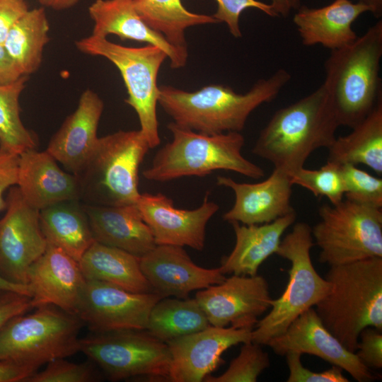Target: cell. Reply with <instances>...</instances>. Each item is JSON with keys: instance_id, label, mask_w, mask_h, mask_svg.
Returning a JSON list of instances; mask_svg holds the SVG:
<instances>
[{"instance_id": "obj_43", "label": "cell", "mask_w": 382, "mask_h": 382, "mask_svg": "<svg viewBox=\"0 0 382 382\" xmlns=\"http://www.w3.org/2000/svg\"><path fill=\"white\" fill-rule=\"evenodd\" d=\"M29 10L25 0H0V43L13 25Z\"/></svg>"}, {"instance_id": "obj_49", "label": "cell", "mask_w": 382, "mask_h": 382, "mask_svg": "<svg viewBox=\"0 0 382 382\" xmlns=\"http://www.w3.org/2000/svg\"><path fill=\"white\" fill-rule=\"evenodd\" d=\"M361 2L365 4L376 18H379L382 14V0H362Z\"/></svg>"}, {"instance_id": "obj_23", "label": "cell", "mask_w": 382, "mask_h": 382, "mask_svg": "<svg viewBox=\"0 0 382 382\" xmlns=\"http://www.w3.org/2000/svg\"><path fill=\"white\" fill-rule=\"evenodd\" d=\"M93 21L92 35L106 37L117 35L121 40H132L160 47L167 54L170 67L185 66L187 51L170 45L166 39L151 28L139 16L133 0H96L88 7Z\"/></svg>"}, {"instance_id": "obj_7", "label": "cell", "mask_w": 382, "mask_h": 382, "mask_svg": "<svg viewBox=\"0 0 382 382\" xmlns=\"http://www.w3.org/2000/svg\"><path fill=\"white\" fill-rule=\"evenodd\" d=\"M311 227L297 222L281 240L276 255L291 262L289 281L282 295L272 299L270 312L252 330L251 342L266 345L282 334L301 314L315 306L330 290V284L316 270L311 257L314 245Z\"/></svg>"}, {"instance_id": "obj_22", "label": "cell", "mask_w": 382, "mask_h": 382, "mask_svg": "<svg viewBox=\"0 0 382 382\" xmlns=\"http://www.w3.org/2000/svg\"><path fill=\"white\" fill-rule=\"evenodd\" d=\"M16 186L26 202L39 211L62 201L80 200L77 176L61 169L46 150L31 149L19 154Z\"/></svg>"}, {"instance_id": "obj_40", "label": "cell", "mask_w": 382, "mask_h": 382, "mask_svg": "<svg viewBox=\"0 0 382 382\" xmlns=\"http://www.w3.org/2000/svg\"><path fill=\"white\" fill-rule=\"evenodd\" d=\"M382 330L374 327L364 328L359 335L355 354L369 369L382 368Z\"/></svg>"}, {"instance_id": "obj_20", "label": "cell", "mask_w": 382, "mask_h": 382, "mask_svg": "<svg viewBox=\"0 0 382 382\" xmlns=\"http://www.w3.org/2000/svg\"><path fill=\"white\" fill-rule=\"evenodd\" d=\"M216 183L231 189L235 195L233 207L223 215L229 223H269L296 212L291 204L290 176L278 169L274 168L266 180L256 183H238L225 176H218Z\"/></svg>"}, {"instance_id": "obj_5", "label": "cell", "mask_w": 382, "mask_h": 382, "mask_svg": "<svg viewBox=\"0 0 382 382\" xmlns=\"http://www.w3.org/2000/svg\"><path fill=\"white\" fill-rule=\"evenodd\" d=\"M172 140L154 156L142 172L151 181L166 182L187 176L204 177L218 170L233 171L260 179L263 169L245 158L241 151L244 137L237 132L206 134L180 126L168 125Z\"/></svg>"}, {"instance_id": "obj_25", "label": "cell", "mask_w": 382, "mask_h": 382, "mask_svg": "<svg viewBox=\"0 0 382 382\" xmlns=\"http://www.w3.org/2000/svg\"><path fill=\"white\" fill-rule=\"evenodd\" d=\"M83 206L95 241L139 257L156 245L137 204Z\"/></svg>"}, {"instance_id": "obj_47", "label": "cell", "mask_w": 382, "mask_h": 382, "mask_svg": "<svg viewBox=\"0 0 382 382\" xmlns=\"http://www.w3.org/2000/svg\"><path fill=\"white\" fill-rule=\"evenodd\" d=\"M0 290H7L18 292L31 297V289L28 284L11 282L0 274Z\"/></svg>"}, {"instance_id": "obj_3", "label": "cell", "mask_w": 382, "mask_h": 382, "mask_svg": "<svg viewBox=\"0 0 382 382\" xmlns=\"http://www.w3.org/2000/svg\"><path fill=\"white\" fill-rule=\"evenodd\" d=\"M330 290L315 306L325 327L352 352L367 327L382 330V257L331 265Z\"/></svg>"}, {"instance_id": "obj_31", "label": "cell", "mask_w": 382, "mask_h": 382, "mask_svg": "<svg viewBox=\"0 0 382 382\" xmlns=\"http://www.w3.org/2000/svg\"><path fill=\"white\" fill-rule=\"evenodd\" d=\"M209 325L204 311L195 299L165 297L151 308L145 330L166 343L202 330Z\"/></svg>"}, {"instance_id": "obj_27", "label": "cell", "mask_w": 382, "mask_h": 382, "mask_svg": "<svg viewBox=\"0 0 382 382\" xmlns=\"http://www.w3.org/2000/svg\"><path fill=\"white\" fill-rule=\"evenodd\" d=\"M40 225L47 244L77 262L95 241L83 204L62 201L40 210Z\"/></svg>"}, {"instance_id": "obj_33", "label": "cell", "mask_w": 382, "mask_h": 382, "mask_svg": "<svg viewBox=\"0 0 382 382\" xmlns=\"http://www.w3.org/2000/svg\"><path fill=\"white\" fill-rule=\"evenodd\" d=\"M28 76L24 75L13 83L0 86V147L17 154L36 146L35 137L21 118L19 98Z\"/></svg>"}, {"instance_id": "obj_32", "label": "cell", "mask_w": 382, "mask_h": 382, "mask_svg": "<svg viewBox=\"0 0 382 382\" xmlns=\"http://www.w3.org/2000/svg\"><path fill=\"white\" fill-rule=\"evenodd\" d=\"M50 24L44 8L29 9L11 28L3 43L24 75L39 69L50 40Z\"/></svg>"}, {"instance_id": "obj_10", "label": "cell", "mask_w": 382, "mask_h": 382, "mask_svg": "<svg viewBox=\"0 0 382 382\" xmlns=\"http://www.w3.org/2000/svg\"><path fill=\"white\" fill-rule=\"evenodd\" d=\"M318 215L311 233L320 262L331 266L382 257L381 209L344 198L320 207Z\"/></svg>"}, {"instance_id": "obj_1", "label": "cell", "mask_w": 382, "mask_h": 382, "mask_svg": "<svg viewBox=\"0 0 382 382\" xmlns=\"http://www.w3.org/2000/svg\"><path fill=\"white\" fill-rule=\"evenodd\" d=\"M291 76L279 69L267 79L258 80L245 93L212 84L196 91L171 86H159L158 103L177 125L206 134L240 132L257 108L274 100Z\"/></svg>"}, {"instance_id": "obj_12", "label": "cell", "mask_w": 382, "mask_h": 382, "mask_svg": "<svg viewBox=\"0 0 382 382\" xmlns=\"http://www.w3.org/2000/svg\"><path fill=\"white\" fill-rule=\"evenodd\" d=\"M6 201V213L0 219V274L11 282L28 284L30 265L47 246L40 211L26 202L16 185L9 189Z\"/></svg>"}, {"instance_id": "obj_8", "label": "cell", "mask_w": 382, "mask_h": 382, "mask_svg": "<svg viewBox=\"0 0 382 382\" xmlns=\"http://www.w3.org/2000/svg\"><path fill=\"white\" fill-rule=\"evenodd\" d=\"M9 320L0 330V360L38 369L80 351L79 317L52 305Z\"/></svg>"}, {"instance_id": "obj_39", "label": "cell", "mask_w": 382, "mask_h": 382, "mask_svg": "<svg viewBox=\"0 0 382 382\" xmlns=\"http://www.w3.org/2000/svg\"><path fill=\"white\" fill-rule=\"evenodd\" d=\"M301 354L298 352H289L286 356L289 371L287 382H348L349 380L342 374L343 370L332 366L321 372L312 371L304 367L301 363Z\"/></svg>"}, {"instance_id": "obj_19", "label": "cell", "mask_w": 382, "mask_h": 382, "mask_svg": "<svg viewBox=\"0 0 382 382\" xmlns=\"http://www.w3.org/2000/svg\"><path fill=\"white\" fill-rule=\"evenodd\" d=\"M140 267L153 292L163 298H187L190 293L223 282L220 267L207 269L193 262L183 247L156 245L140 257Z\"/></svg>"}, {"instance_id": "obj_4", "label": "cell", "mask_w": 382, "mask_h": 382, "mask_svg": "<svg viewBox=\"0 0 382 382\" xmlns=\"http://www.w3.org/2000/svg\"><path fill=\"white\" fill-rule=\"evenodd\" d=\"M382 57V21L342 48L332 50L324 66L323 83L340 126L353 128L382 98L379 76Z\"/></svg>"}, {"instance_id": "obj_21", "label": "cell", "mask_w": 382, "mask_h": 382, "mask_svg": "<svg viewBox=\"0 0 382 382\" xmlns=\"http://www.w3.org/2000/svg\"><path fill=\"white\" fill-rule=\"evenodd\" d=\"M104 103L91 89L84 91L76 110L52 136L46 151L69 172L77 175L98 140L97 130Z\"/></svg>"}, {"instance_id": "obj_28", "label": "cell", "mask_w": 382, "mask_h": 382, "mask_svg": "<svg viewBox=\"0 0 382 382\" xmlns=\"http://www.w3.org/2000/svg\"><path fill=\"white\" fill-rule=\"evenodd\" d=\"M88 280L113 284L133 293L153 292L140 267V257L94 241L78 262Z\"/></svg>"}, {"instance_id": "obj_11", "label": "cell", "mask_w": 382, "mask_h": 382, "mask_svg": "<svg viewBox=\"0 0 382 382\" xmlns=\"http://www.w3.org/2000/svg\"><path fill=\"white\" fill-rule=\"evenodd\" d=\"M80 351L112 381L138 376L168 381V346L145 330L96 333L80 340Z\"/></svg>"}, {"instance_id": "obj_36", "label": "cell", "mask_w": 382, "mask_h": 382, "mask_svg": "<svg viewBox=\"0 0 382 382\" xmlns=\"http://www.w3.org/2000/svg\"><path fill=\"white\" fill-rule=\"evenodd\" d=\"M340 166L345 187L344 198L381 209L382 179L359 169L354 165Z\"/></svg>"}, {"instance_id": "obj_38", "label": "cell", "mask_w": 382, "mask_h": 382, "mask_svg": "<svg viewBox=\"0 0 382 382\" xmlns=\"http://www.w3.org/2000/svg\"><path fill=\"white\" fill-rule=\"evenodd\" d=\"M217 10L212 16L219 22L225 23L230 33L234 37L242 34L239 26V18L242 12L249 8H257L271 17H277L270 4L257 0H216Z\"/></svg>"}, {"instance_id": "obj_44", "label": "cell", "mask_w": 382, "mask_h": 382, "mask_svg": "<svg viewBox=\"0 0 382 382\" xmlns=\"http://www.w3.org/2000/svg\"><path fill=\"white\" fill-rule=\"evenodd\" d=\"M37 369L10 360H0V382L25 381Z\"/></svg>"}, {"instance_id": "obj_26", "label": "cell", "mask_w": 382, "mask_h": 382, "mask_svg": "<svg viewBox=\"0 0 382 382\" xmlns=\"http://www.w3.org/2000/svg\"><path fill=\"white\" fill-rule=\"evenodd\" d=\"M296 219L294 212L269 223L246 225L231 222L236 243L230 254L221 259L219 267L222 273L256 275L262 263L276 254L283 233Z\"/></svg>"}, {"instance_id": "obj_37", "label": "cell", "mask_w": 382, "mask_h": 382, "mask_svg": "<svg viewBox=\"0 0 382 382\" xmlns=\"http://www.w3.org/2000/svg\"><path fill=\"white\" fill-rule=\"evenodd\" d=\"M47 364L45 369L34 372L25 382H91L99 378L91 363L77 364L62 358Z\"/></svg>"}, {"instance_id": "obj_18", "label": "cell", "mask_w": 382, "mask_h": 382, "mask_svg": "<svg viewBox=\"0 0 382 382\" xmlns=\"http://www.w3.org/2000/svg\"><path fill=\"white\" fill-rule=\"evenodd\" d=\"M27 280L32 308L52 305L77 316L86 279L79 262L64 251L47 244L30 265Z\"/></svg>"}, {"instance_id": "obj_2", "label": "cell", "mask_w": 382, "mask_h": 382, "mask_svg": "<svg viewBox=\"0 0 382 382\" xmlns=\"http://www.w3.org/2000/svg\"><path fill=\"white\" fill-rule=\"evenodd\" d=\"M340 126L322 84L296 102L277 110L260 131L252 153L289 176L316 150L328 149Z\"/></svg>"}, {"instance_id": "obj_17", "label": "cell", "mask_w": 382, "mask_h": 382, "mask_svg": "<svg viewBox=\"0 0 382 382\" xmlns=\"http://www.w3.org/2000/svg\"><path fill=\"white\" fill-rule=\"evenodd\" d=\"M266 345L279 355L289 352L314 355L341 368L359 382L376 378L357 354L347 349L325 327L313 308L301 314L282 334L271 339Z\"/></svg>"}, {"instance_id": "obj_15", "label": "cell", "mask_w": 382, "mask_h": 382, "mask_svg": "<svg viewBox=\"0 0 382 382\" xmlns=\"http://www.w3.org/2000/svg\"><path fill=\"white\" fill-rule=\"evenodd\" d=\"M252 329L209 325L168 341L170 354L168 381L200 382L224 363L222 354L230 347L250 342Z\"/></svg>"}, {"instance_id": "obj_9", "label": "cell", "mask_w": 382, "mask_h": 382, "mask_svg": "<svg viewBox=\"0 0 382 382\" xmlns=\"http://www.w3.org/2000/svg\"><path fill=\"white\" fill-rule=\"evenodd\" d=\"M76 47L83 54L105 58L117 68L127 91L125 101L137 112L139 130L150 149L158 146L157 79L159 69L168 58L166 53L152 45L127 47L92 35L76 41Z\"/></svg>"}, {"instance_id": "obj_35", "label": "cell", "mask_w": 382, "mask_h": 382, "mask_svg": "<svg viewBox=\"0 0 382 382\" xmlns=\"http://www.w3.org/2000/svg\"><path fill=\"white\" fill-rule=\"evenodd\" d=\"M270 366V358L260 345L253 342L243 343L239 354L219 376L211 374L206 382H255L262 372Z\"/></svg>"}, {"instance_id": "obj_45", "label": "cell", "mask_w": 382, "mask_h": 382, "mask_svg": "<svg viewBox=\"0 0 382 382\" xmlns=\"http://www.w3.org/2000/svg\"><path fill=\"white\" fill-rule=\"evenodd\" d=\"M24 74L8 54L4 45L0 43V86L13 83Z\"/></svg>"}, {"instance_id": "obj_34", "label": "cell", "mask_w": 382, "mask_h": 382, "mask_svg": "<svg viewBox=\"0 0 382 382\" xmlns=\"http://www.w3.org/2000/svg\"><path fill=\"white\" fill-rule=\"evenodd\" d=\"M292 185L309 190L315 197H326L335 204L344 199L345 187L340 166L327 161L318 169H299L290 175Z\"/></svg>"}, {"instance_id": "obj_29", "label": "cell", "mask_w": 382, "mask_h": 382, "mask_svg": "<svg viewBox=\"0 0 382 382\" xmlns=\"http://www.w3.org/2000/svg\"><path fill=\"white\" fill-rule=\"evenodd\" d=\"M327 161L338 165H364L382 173V98L352 132L336 137L328 149Z\"/></svg>"}, {"instance_id": "obj_48", "label": "cell", "mask_w": 382, "mask_h": 382, "mask_svg": "<svg viewBox=\"0 0 382 382\" xmlns=\"http://www.w3.org/2000/svg\"><path fill=\"white\" fill-rule=\"evenodd\" d=\"M79 0H38L43 6L61 11L74 6Z\"/></svg>"}, {"instance_id": "obj_30", "label": "cell", "mask_w": 382, "mask_h": 382, "mask_svg": "<svg viewBox=\"0 0 382 382\" xmlns=\"http://www.w3.org/2000/svg\"><path fill=\"white\" fill-rule=\"evenodd\" d=\"M135 10L154 30L173 46L187 51L185 30L219 23L212 16L189 11L181 0H133Z\"/></svg>"}, {"instance_id": "obj_13", "label": "cell", "mask_w": 382, "mask_h": 382, "mask_svg": "<svg viewBox=\"0 0 382 382\" xmlns=\"http://www.w3.org/2000/svg\"><path fill=\"white\" fill-rule=\"evenodd\" d=\"M161 299L155 292L133 293L86 279L77 316L95 333L145 330L151 308Z\"/></svg>"}, {"instance_id": "obj_46", "label": "cell", "mask_w": 382, "mask_h": 382, "mask_svg": "<svg viewBox=\"0 0 382 382\" xmlns=\"http://www.w3.org/2000/svg\"><path fill=\"white\" fill-rule=\"evenodd\" d=\"M301 0H271L270 6L276 16L287 17L294 10H297Z\"/></svg>"}, {"instance_id": "obj_16", "label": "cell", "mask_w": 382, "mask_h": 382, "mask_svg": "<svg viewBox=\"0 0 382 382\" xmlns=\"http://www.w3.org/2000/svg\"><path fill=\"white\" fill-rule=\"evenodd\" d=\"M136 204L156 245L188 246L197 250L204 249L207 224L219 209L209 200L208 192L202 204L193 209L175 207L161 193L141 194Z\"/></svg>"}, {"instance_id": "obj_14", "label": "cell", "mask_w": 382, "mask_h": 382, "mask_svg": "<svg viewBox=\"0 0 382 382\" xmlns=\"http://www.w3.org/2000/svg\"><path fill=\"white\" fill-rule=\"evenodd\" d=\"M211 325L253 329L270 308L267 280L262 276L232 274L218 284L199 290L195 298Z\"/></svg>"}, {"instance_id": "obj_6", "label": "cell", "mask_w": 382, "mask_h": 382, "mask_svg": "<svg viewBox=\"0 0 382 382\" xmlns=\"http://www.w3.org/2000/svg\"><path fill=\"white\" fill-rule=\"evenodd\" d=\"M150 149L139 130L118 131L98 138L84 167L77 176L80 200L85 204H136L139 170Z\"/></svg>"}, {"instance_id": "obj_42", "label": "cell", "mask_w": 382, "mask_h": 382, "mask_svg": "<svg viewBox=\"0 0 382 382\" xmlns=\"http://www.w3.org/2000/svg\"><path fill=\"white\" fill-rule=\"evenodd\" d=\"M30 299L18 292L0 290V330L12 318L32 308Z\"/></svg>"}, {"instance_id": "obj_24", "label": "cell", "mask_w": 382, "mask_h": 382, "mask_svg": "<svg viewBox=\"0 0 382 382\" xmlns=\"http://www.w3.org/2000/svg\"><path fill=\"white\" fill-rule=\"evenodd\" d=\"M369 11L363 2L335 0L320 8L301 6L293 22L306 46L321 45L331 51L354 42L357 35L353 23L364 13Z\"/></svg>"}, {"instance_id": "obj_50", "label": "cell", "mask_w": 382, "mask_h": 382, "mask_svg": "<svg viewBox=\"0 0 382 382\" xmlns=\"http://www.w3.org/2000/svg\"><path fill=\"white\" fill-rule=\"evenodd\" d=\"M359 1H361L362 0H359Z\"/></svg>"}, {"instance_id": "obj_41", "label": "cell", "mask_w": 382, "mask_h": 382, "mask_svg": "<svg viewBox=\"0 0 382 382\" xmlns=\"http://www.w3.org/2000/svg\"><path fill=\"white\" fill-rule=\"evenodd\" d=\"M19 154L0 147V212L6 209L4 192L16 185Z\"/></svg>"}]
</instances>
